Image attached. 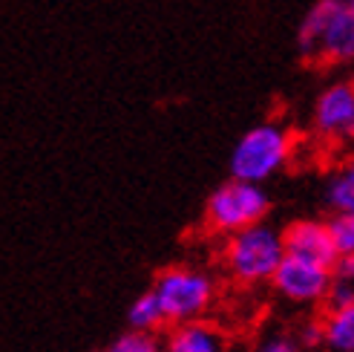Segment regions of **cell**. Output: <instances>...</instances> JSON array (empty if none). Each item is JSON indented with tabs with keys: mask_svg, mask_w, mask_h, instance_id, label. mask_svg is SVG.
<instances>
[{
	"mask_svg": "<svg viewBox=\"0 0 354 352\" xmlns=\"http://www.w3.org/2000/svg\"><path fill=\"white\" fill-rule=\"evenodd\" d=\"M271 286L288 303L317 306V303H326V297H328L331 269L323 266V263H311L303 257L286 254L271 277Z\"/></svg>",
	"mask_w": 354,
	"mask_h": 352,
	"instance_id": "52a82bcc",
	"label": "cell"
},
{
	"mask_svg": "<svg viewBox=\"0 0 354 352\" xmlns=\"http://www.w3.org/2000/svg\"><path fill=\"white\" fill-rule=\"evenodd\" d=\"M165 352H227L225 332L205 318L176 324L165 335Z\"/></svg>",
	"mask_w": 354,
	"mask_h": 352,
	"instance_id": "9c48e42d",
	"label": "cell"
},
{
	"mask_svg": "<svg viewBox=\"0 0 354 352\" xmlns=\"http://www.w3.org/2000/svg\"><path fill=\"white\" fill-rule=\"evenodd\" d=\"M268 211H271V197H268V191H265V185L231 176V179L222 182L207 197L205 222L210 231L231 237L248 225L265 222Z\"/></svg>",
	"mask_w": 354,
	"mask_h": 352,
	"instance_id": "277c9868",
	"label": "cell"
},
{
	"mask_svg": "<svg viewBox=\"0 0 354 352\" xmlns=\"http://www.w3.org/2000/svg\"><path fill=\"white\" fill-rule=\"evenodd\" d=\"M107 352H165V341L156 338V332H141V329H130L118 335Z\"/></svg>",
	"mask_w": 354,
	"mask_h": 352,
	"instance_id": "5bb4252c",
	"label": "cell"
},
{
	"mask_svg": "<svg viewBox=\"0 0 354 352\" xmlns=\"http://www.w3.org/2000/svg\"><path fill=\"white\" fill-rule=\"evenodd\" d=\"M331 231L334 240H337L340 254H354V214H334Z\"/></svg>",
	"mask_w": 354,
	"mask_h": 352,
	"instance_id": "e0dca14e",
	"label": "cell"
},
{
	"mask_svg": "<svg viewBox=\"0 0 354 352\" xmlns=\"http://www.w3.org/2000/svg\"><path fill=\"white\" fill-rule=\"evenodd\" d=\"M282 257H286L282 231H277L268 222H257L225 240L222 266L236 283L257 286V283H265V280L271 283Z\"/></svg>",
	"mask_w": 354,
	"mask_h": 352,
	"instance_id": "3957f363",
	"label": "cell"
},
{
	"mask_svg": "<svg viewBox=\"0 0 354 352\" xmlns=\"http://www.w3.org/2000/svg\"><path fill=\"white\" fill-rule=\"evenodd\" d=\"M282 240H286V254L303 257L311 263H323L328 269L340 257L331 222L326 220H294L282 228Z\"/></svg>",
	"mask_w": 354,
	"mask_h": 352,
	"instance_id": "ba28073f",
	"label": "cell"
},
{
	"mask_svg": "<svg viewBox=\"0 0 354 352\" xmlns=\"http://www.w3.org/2000/svg\"><path fill=\"white\" fill-rule=\"evenodd\" d=\"M251 352H303V346H299V341H297L294 332L271 329V332H265V335L254 344Z\"/></svg>",
	"mask_w": 354,
	"mask_h": 352,
	"instance_id": "9a60e30c",
	"label": "cell"
},
{
	"mask_svg": "<svg viewBox=\"0 0 354 352\" xmlns=\"http://www.w3.org/2000/svg\"><path fill=\"white\" fill-rule=\"evenodd\" d=\"M297 52L323 67L354 64V15L346 0H314L297 26Z\"/></svg>",
	"mask_w": 354,
	"mask_h": 352,
	"instance_id": "6da1fadb",
	"label": "cell"
},
{
	"mask_svg": "<svg viewBox=\"0 0 354 352\" xmlns=\"http://www.w3.org/2000/svg\"><path fill=\"white\" fill-rule=\"evenodd\" d=\"M311 130L331 148L354 145V78L326 84L314 98Z\"/></svg>",
	"mask_w": 354,
	"mask_h": 352,
	"instance_id": "8992f818",
	"label": "cell"
},
{
	"mask_svg": "<svg viewBox=\"0 0 354 352\" xmlns=\"http://www.w3.org/2000/svg\"><path fill=\"white\" fill-rule=\"evenodd\" d=\"M297 341H299V346H303V352H323L326 349V324H323V318L317 321V318H311V321H303L297 326Z\"/></svg>",
	"mask_w": 354,
	"mask_h": 352,
	"instance_id": "2e32d148",
	"label": "cell"
},
{
	"mask_svg": "<svg viewBox=\"0 0 354 352\" xmlns=\"http://www.w3.org/2000/svg\"><path fill=\"white\" fill-rule=\"evenodd\" d=\"M150 289L162 301L165 318L170 326L205 318L216 297L214 277L193 266H167L165 272H158Z\"/></svg>",
	"mask_w": 354,
	"mask_h": 352,
	"instance_id": "5b68a950",
	"label": "cell"
},
{
	"mask_svg": "<svg viewBox=\"0 0 354 352\" xmlns=\"http://www.w3.org/2000/svg\"><path fill=\"white\" fill-rule=\"evenodd\" d=\"M326 352H354V303L326 309Z\"/></svg>",
	"mask_w": 354,
	"mask_h": 352,
	"instance_id": "8fae6325",
	"label": "cell"
},
{
	"mask_svg": "<svg viewBox=\"0 0 354 352\" xmlns=\"http://www.w3.org/2000/svg\"><path fill=\"white\" fill-rule=\"evenodd\" d=\"M326 202L334 214H354V153L331 170L326 182Z\"/></svg>",
	"mask_w": 354,
	"mask_h": 352,
	"instance_id": "30bf717a",
	"label": "cell"
},
{
	"mask_svg": "<svg viewBox=\"0 0 354 352\" xmlns=\"http://www.w3.org/2000/svg\"><path fill=\"white\" fill-rule=\"evenodd\" d=\"M351 67H354V64H351Z\"/></svg>",
	"mask_w": 354,
	"mask_h": 352,
	"instance_id": "d6986e66",
	"label": "cell"
},
{
	"mask_svg": "<svg viewBox=\"0 0 354 352\" xmlns=\"http://www.w3.org/2000/svg\"><path fill=\"white\" fill-rule=\"evenodd\" d=\"M354 303V254H340L331 266V286L326 297V309Z\"/></svg>",
	"mask_w": 354,
	"mask_h": 352,
	"instance_id": "4fadbf2b",
	"label": "cell"
},
{
	"mask_svg": "<svg viewBox=\"0 0 354 352\" xmlns=\"http://www.w3.org/2000/svg\"><path fill=\"white\" fill-rule=\"evenodd\" d=\"M294 156V133L282 121H259L239 136L231 150V176L265 185L286 170Z\"/></svg>",
	"mask_w": 354,
	"mask_h": 352,
	"instance_id": "7a4b0ae2",
	"label": "cell"
},
{
	"mask_svg": "<svg viewBox=\"0 0 354 352\" xmlns=\"http://www.w3.org/2000/svg\"><path fill=\"white\" fill-rule=\"evenodd\" d=\"M167 324L165 318V309H162V301L153 289H147L145 294H138L136 301L130 303L127 309V326L130 329H141V332H158Z\"/></svg>",
	"mask_w": 354,
	"mask_h": 352,
	"instance_id": "7c38bea8",
	"label": "cell"
},
{
	"mask_svg": "<svg viewBox=\"0 0 354 352\" xmlns=\"http://www.w3.org/2000/svg\"><path fill=\"white\" fill-rule=\"evenodd\" d=\"M346 3H348V9H351V15H354V0H346Z\"/></svg>",
	"mask_w": 354,
	"mask_h": 352,
	"instance_id": "ac0fdd59",
	"label": "cell"
}]
</instances>
